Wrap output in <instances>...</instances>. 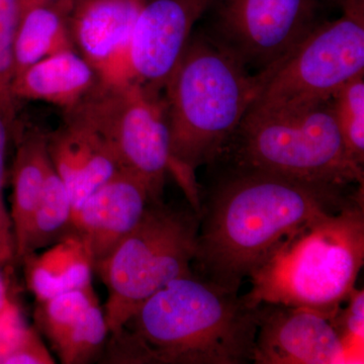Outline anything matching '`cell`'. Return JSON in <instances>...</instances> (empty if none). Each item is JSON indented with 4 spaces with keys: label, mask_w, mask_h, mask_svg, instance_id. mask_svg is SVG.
<instances>
[{
    "label": "cell",
    "mask_w": 364,
    "mask_h": 364,
    "mask_svg": "<svg viewBox=\"0 0 364 364\" xmlns=\"http://www.w3.org/2000/svg\"><path fill=\"white\" fill-rule=\"evenodd\" d=\"M215 0H146L124 56L121 82L162 92L196 23Z\"/></svg>",
    "instance_id": "10"
},
{
    "label": "cell",
    "mask_w": 364,
    "mask_h": 364,
    "mask_svg": "<svg viewBox=\"0 0 364 364\" xmlns=\"http://www.w3.org/2000/svg\"><path fill=\"white\" fill-rule=\"evenodd\" d=\"M331 0H215L203 28L251 73L284 61L326 21Z\"/></svg>",
    "instance_id": "8"
},
{
    "label": "cell",
    "mask_w": 364,
    "mask_h": 364,
    "mask_svg": "<svg viewBox=\"0 0 364 364\" xmlns=\"http://www.w3.org/2000/svg\"><path fill=\"white\" fill-rule=\"evenodd\" d=\"M54 1H57V0H37V6H44V4H50V2Z\"/></svg>",
    "instance_id": "29"
},
{
    "label": "cell",
    "mask_w": 364,
    "mask_h": 364,
    "mask_svg": "<svg viewBox=\"0 0 364 364\" xmlns=\"http://www.w3.org/2000/svg\"><path fill=\"white\" fill-rule=\"evenodd\" d=\"M363 198L346 186L223 168L200 198L196 274L239 294L273 249L294 229Z\"/></svg>",
    "instance_id": "1"
},
{
    "label": "cell",
    "mask_w": 364,
    "mask_h": 364,
    "mask_svg": "<svg viewBox=\"0 0 364 364\" xmlns=\"http://www.w3.org/2000/svg\"><path fill=\"white\" fill-rule=\"evenodd\" d=\"M11 136L13 133L0 112V264L9 262L16 256L13 225L4 198L6 148Z\"/></svg>",
    "instance_id": "25"
},
{
    "label": "cell",
    "mask_w": 364,
    "mask_h": 364,
    "mask_svg": "<svg viewBox=\"0 0 364 364\" xmlns=\"http://www.w3.org/2000/svg\"><path fill=\"white\" fill-rule=\"evenodd\" d=\"M364 73V18L342 13L318 25L277 67L244 119L273 116L326 104Z\"/></svg>",
    "instance_id": "7"
},
{
    "label": "cell",
    "mask_w": 364,
    "mask_h": 364,
    "mask_svg": "<svg viewBox=\"0 0 364 364\" xmlns=\"http://www.w3.org/2000/svg\"><path fill=\"white\" fill-rule=\"evenodd\" d=\"M47 149L70 196L72 215L93 191L124 169L112 141L82 102L64 112L61 124L47 134Z\"/></svg>",
    "instance_id": "12"
},
{
    "label": "cell",
    "mask_w": 364,
    "mask_h": 364,
    "mask_svg": "<svg viewBox=\"0 0 364 364\" xmlns=\"http://www.w3.org/2000/svg\"><path fill=\"white\" fill-rule=\"evenodd\" d=\"M21 20L18 0H0V112L13 135L18 131V102L13 95L14 48Z\"/></svg>",
    "instance_id": "22"
},
{
    "label": "cell",
    "mask_w": 364,
    "mask_h": 364,
    "mask_svg": "<svg viewBox=\"0 0 364 364\" xmlns=\"http://www.w3.org/2000/svg\"><path fill=\"white\" fill-rule=\"evenodd\" d=\"M72 203L61 177L53 167L48 169L42 195L33 210L25 238L16 257L23 260L26 256L62 239L70 232Z\"/></svg>",
    "instance_id": "20"
},
{
    "label": "cell",
    "mask_w": 364,
    "mask_h": 364,
    "mask_svg": "<svg viewBox=\"0 0 364 364\" xmlns=\"http://www.w3.org/2000/svg\"><path fill=\"white\" fill-rule=\"evenodd\" d=\"M11 301V299L9 298V294H7L4 277H2L1 273H0V312H2Z\"/></svg>",
    "instance_id": "27"
},
{
    "label": "cell",
    "mask_w": 364,
    "mask_h": 364,
    "mask_svg": "<svg viewBox=\"0 0 364 364\" xmlns=\"http://www.w3.org/2000/svg\"><path fill=\"white\" fill-rule=\"evenodd\" d=\"M13 166L11 215L14 250L23 243L28 223L37 207L51 160L47 149V134L32 130L18 136Z\"/></svg>",
    "instance_id": "18"
},
{
    "label": "cell",
    "mask_w": 364,
    "mask_h": 364,
    "mask_svg": "<svg viewBox=\"0 0 364 364\" xmlns=\"http://www.w3.org/2000/svg\"><path fill=\"white\" fill-rule=\"evenodd\" d=\"M279 66V65H277ZM277 66L251 73L202 30L193 31L162 90L171 174L200 215L196 170L217 162Z\"/></svg>",
    "instance_id": "3"
},
{
    "label": "cell",
    "mask_w": 364,
    "mask_h": 364,
    "mask_svg": "<svg viewBox=\"0 0 364 364\" xmlns=\"http://www.w3.org/2000/svg\"><path fill=\"white\" fill-rule=\"evenodd\" d=\"M28 289L38 301L91 286L95 263L83 242L69 232L44 253L23 259Z\"/></svg>",
    "instance_id": "17"
},
{
    "label": "cell",
    "mask_w": 364,
    "mask_h": 364,
    "mask_svg": "<svg viewBox=\"0 0 364 364\" xmlns=\"http://www.w3.org/2000/svg\"><path fill=\"white\" fill-rule=\"evenodd\" d=\"M342 9V13L364 18V0H331Z\"/></svg>",
    "instance_id": "26"
},
{
    "label": "cell",
    "mask_w": 364,
    "mask_h": 364,
    "mask_svg": "<svg viewBox=\"0 0 364 364\" xmlns=\"http://www.w3.org/2000/svg\"><path fill=\"white\" fill-rule=\"evenodd\" d=\"M257 306L196 275L179 277L143 301L109 335L114 364H244L253 361Z\"/></svg>",
    "instance_id": "2"
},
{
    "label": "cell",
    "mask_w": 364,
    "mask_h": 364,
    "mask_svg": "<svg viewBox=\"0 0 364 364\" xmlns=\"http://www.w3.org/2000/svg\"><path fill=\"white\" fill-rule=\"evenodd\" d=\"M36 318L64 364L90 363L109 335L92 284L39 301Z\"/></svg>",
    "instance_id": "15"
},
{
    "label": "cell",
    "mask_w": 364,
    "mask_h": 364,
    "mask_svg": "<svg viewBox=\"0 0 364 364\" xmlns=\"http://www.w3.org/2000/svg\"><path fill=\"white\" fill-rule=\"evenodd\" d=\"M81 102L112 141L123 168L145 182L153 203H162L172 172L162 92L139 83L98 82Z\"/></svg>",
    "instance_id": "9"
},
{
    "label": "cell",
    "mask_w": 364,
    "mask_h": 364,
    "mask_svg": "<svg viewBox=\"0 0 364 364\" xmlns=\"http://www.w3.org/2000/svg\"><path fill=\"white\" fill-rule=\"evenodd\" d=\"M100 82L97 72L76 50L57 53L14 76L13 95L56 105L63 112L80 104Z\"/></svg>",
    "instance_id": "16"
},
{
    "label": "cell",
    "mask_w": 364,
    "mask_h": 364,
    "mask_svg": "<svg viewBox=\"0 0 364 364\" xmlns=\"http://www.w3.org/2000/svg\"><path fill=\"white\" fill-rule=\"evenodd\" d=\"M69 6L70 0H57L21 16L14 40V76L57 53L76 50L68 23Z\"/></svg>",
    "instance_id": "19"
},
{
    "label": "cell",
    "mask_w": 364,
    "mask_h": 364,
    "mask_svg": "<svg viewBox=\"0 0 364 364\" xmlns=\"http://www.w3.org/2000/svg\"><path fill=\"white\" fill-rule=\"evenodd\" d=\"M20 4L21 18L28 11L37 6V0H18Z\"/></svg>",
    "instance_id": "28"
},
{
    "label": "cell",
    "mask_w": 364,
    "mask_h": 364,
    "mask_svg": "<svg viewBox=\"0 0 364 364\" xmlns=\"http://www.w3.org/2000/svg\"><path fill=\"white\" fill-rule=\"evenodd\" d=\"M347 151L364 164V73L347 81L330 100Z\"/></svg>",
    "instance_id": "21"
},
{
    "label": "cell",
    "mask_w": 364,
    "mask_h": 364,
    "mask_svg": "<svg viewBox=\"0 0 364 364\" xmlns=\"http://www.w3.org/2000/svg\"><path fill=\"white\" fill-rule=\"evenodd\" d=\"M344 309H338L331 318L333 326L343 342L349 363L363 360L364 291L354 287Z\"/></svg>",
    "instance_id": "23"
},
{
    "label": "cell",
    "mask_w": 364,
    "mask_h": 364,
    "mask_svg": "<svg viewBox=\"0 0 364 364\" xmlns=\"http://www.w3.org/2000/svg\"><path fill=\"white\" fill-rule=\"evenodd\" d=\"M364 263L363 198L296 228L250 275V306H304L333 317Z\"/></svg>",
    "instance_id": "4"
},
{
    "label": "cell",
    "mask_w": 364,
    "mask_h": 364,
    "mask_svg": "<svg viewBox=\"0 0 364 364\" xmlns=\"http://www.w3.org/2000/svg\"><path fill=\"white\" fill-rule=\"evenodd\" d=\"M150 203L145 182L122 169L72 215L70 232L83 242L95 265L136 227Z\"/></svg>",
    "instance_id": "14"
},
{
    "label": "cell",
    "mask_w": 364,
    "mask_h": 364,
    "mask_svg": "<svg viewBox=\"0 0 364 364\" xmlns=\"http://www.w3.org/2000/svg\"><path fill=\"white\" fill-rule=\"evenodd\" d=\"M256 364L349 363L338 332L327 314L304 306H257Z\"/></svg>",
    "instance_id": "11"
},
{
    "label": "cell",
    "mask_w": 364,
    "mask_h": 364,
    "mask_svg": "<svg viewBox=\"0 0 364 364\" xmlns=\"http://www.w3.org/2000/svg\"><path fill=\"white\" fill-rule=\"evenodd\" d=\"M146 0H70L68 23L76 51L100 83L121 82L132 32Z\"/></svg>",
    "instance_id": "13"
},
{
    "label": "cell",
    "mask_w": 364,
    "mask_h": 364,
    "mask_svg": "<svg viewBox=\"0 0 364 364\" xmlns=\"http://www.w3.org/2000/svg\"><path fill=\"white\" fill-rule=\"evenodd\" d=\"M35 332L26 324L18 306L11 301L0 312V364H11Z\"/></svg>",
    "instance_id": "24"
},
{
    "label": "cell",
    "mask_w": 364,
    "mask_h": 364,
    "mask_svg": "<svg viewBox=\"0 0 364 364\" xmlns=\"http://www.w3.org/2000/svg\"><path fill=\"white\" fill-rule=\"evenodd\" d=\"M200 219L196 210L150 203L136 227L95 265L107 287L109 335L172 280L193 272Z\"/></svg>",
    "instance_id": "6"
},
{
    "label": "cell",
    "mask_w": 364,
    "mask_h": 364,
    "mask_svg": "<svg viewBox=\"0 0 364 364\" xmlns=\"http://www.w3.org/2000/svg\"><path fill=\"white\" fill-rule=\"evenodd\" d=\"M212 166L267 172L350 188L363 186V166L349 154L326 104L286 114L242 119Z\"/></svg>",
    "instance_id": "5"
}]
</instances>
